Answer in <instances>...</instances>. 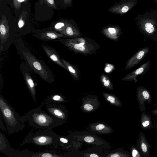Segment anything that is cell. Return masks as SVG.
I'll return each mask as SVG.
<instances>
[{
    "instance_id": "2e32d148",
    "label": "cell",
    "mask_w": 157,
    "mask_h": 157,
    "mask_svg": "<svg viewBox=\"0 0 157 157\" xmlns=\"http://www.w3.org/2000/svg\"><path fill=\"white\" fill-rule=\"evenodd\" d=\"M89 128L93 132L101 134H107L113 132L112 128L107 124L101 123L96 122L90 124Z\"/></svg>"
},
{
    "instance_id": "6da1fadb",
    "label": "cell",
    "mask_w": 157,
    "mask_h": 157,
    "mask_svg": "<svg viewBox=\"0 0 157 157\" xmlns=\"http://www.w3.org/2000/svg\"><path fill=\"white\" fill-rule=\"evenodd\" d=\"M14 45L21 58L33 71L47 82L52 84L54 80L52 73L42 60L38 59L25 45L21 39H16Z\"/></svg>"
},
{
    "instance_id": "484cf974",
    "label": "cell",
    "mask_w": 157,
    "mask_h": 157,
    "mask_svg": "<svg viewBox=\"0 0 157 157\" xmlns=\"http://www.w3.org/2000/svg\"><path fill=\"white\" fill-rule=\"evenodd\" d=\"M42 2L47 4L48 6L53 8H56L54 0H41Z\"/></svg>"
},
{
    "instance_id": "e0dca14e",
    "label": "cell",
    "mask_w": 157,
    "mask_h": 157,
    "mask_svg": "<svg viewBox=\"0 0 157 157\" xmlns=\"http://www.w3.org/2000/svg\"><path fill=\"white\" fill-rule=\"evenodd\" d=\"M60 33L67 37L73 38L82 36L81 33L78 30L71 24L68 23H66L65 28Z\"/></svg>"
},
{
    "instance_id": "4dcf8cb0",
    "label": "cell",
    "mask_w": 157,
    "mask_h": 157,
    "mask_svg": "<svg viewBox=\"0 0 157 157\" xmlns=\"http://www.w3.org/2000/svg\"><path fill=\"white\" fill-rule=\"evenodd\" d=\"M24 25V22L22 18H21L19 20L18 23V26L19 28H22Z\"/></svg>"
},
{
    "instance_id": "e575fe53",
    "label": "cell",
    "mask_w": 157,
    "mask_h": 157,
    "mask_svg": "<svg viewBox=\"0 0 157 157\" xmlns=\"http://www.w3.org/2000/svg\"><path fill=\"white\" fill-rule=\"evenodd\" d=\"M71 1V0H65L64 2L66 4H67L70 3Z\"/></svg>"
},
{
    "instance_id": "7a4b0ae2",
    "label": "cell",
    "mask_w": 157,
    "mask_h": 157,
    "mask_svg": "<svg viewBox=\"0 0 157 157\" xmlns=\"http://www.w3.org/2000/svg\"><path fill=\"white\" fill-rule=\"evenodd\" d=\"M0 114L5 121L8 135L17 132L25 127L27 121L25 116H21L5 98L0 94Z\"/></svg>"
},
{
    "instance_id": "4316f807",
    "label": "cell",
    "mask_w": 157,
    "mask_h": 157,
    "mask_svg": "<svg viewBox=\"0 0 157 157\" xmlns=\"http://www.w3.org/2000/svg\"><path fill=\"white\" fill-rule=\"evenodd\" d=\"M25 0H13V4L14 7L17 9L18 10L21 7V3L24 2Z\"/></svg>"
},
{
    "instance_id": "d6a6232c",
    "label": "cell",
    "mask_w": 157,
    "mask_h": 157,
    "mask_svg": "<svg viewBox=\"0 0 157 157\" xmlns=\"http://www.w3.org/2000/svg\"><path fill=\"white\" fill-rule=\"evenodd\" d=\"M132 156L134 157H135L136 156H140L139 155V154L138 151L136 149H133L132 150Z\"/></svg>"
},
{
    "instance_id": "836d02e7",
    "label": "cell",
    "mask_w": 157,
    "mask_h": 157,
    "mask_svg": "<svg viewBox=\"0 0 157 157\" xmlns=\"http://www.w3.org/2000/svg\"><path fill=\"white\" fill-rule=\"evenodd\" d=\"M149 121H147L143 122L142 123V125L144 127H146L148 126L149 124Z\"/></svg>"
},
{
    "instance_id": "83f0119b",
    "label": "cell",
    "mask_w": 157,
    "mask_h": 157,
    "mask_svg": "<svg viewBox=\"0 0 157 157\" xmlns=\"http://www.w3.org/2000/svg\"><path fill=\"white\" fill-rule=\"evenodd\" d=\"M84 157H100L101 156L96 153H86L84 154Z\"/></svg>"
},
{
    "instance_id": "277c9868",
    "label": "cell",
    "mask_w": 157,
    "mask_h": 157,
    "mask_svg": "<svg viewBox=\"0 0 157 157\" xmlns=\"http://www.w3.org/2000/svg\"><path fill=\"white\" fill-rule=\"evenodd\" d=\"M58 40L74 52L85 55H91L100 48L94 40L87 37L63 38Z\"/></svg>"
},
{
    "instance_id": "9c48e42d",
    "label": "cell",
    "mask_w": 157,
    "mask_h": 157,
    "mask_svg": "<svg viewBox=\"0 0 157 157\" xmlns=\"http://www.w3.org/2000/svg\"><path fill=\"white\" fill-rule=\"evenodd\" d=\"M98 98L95 95H89L82 99L81 109L85 113H90L97 110L100 106Z\"/></svg>"
},
{
    "instance_id": "cb8c5ba5",
    "label": "cell",
    "mask_w": 157,
    "mask_h": 157,
    "mask_svg": "<svg viewBox=\"0 0 157 157\" xmlns=\"http://www.w3.org/2000/svg\"><path fill=\"white\" fill-rule=\"evenodd\" d=\"M83 140L84 142L90 144H94L96 141L95 138L93 136H86L83 138Z\"/></svg>"
},
{
    "instance_id": "5b68a950",
    "label": "cell",
    "mask_w": 157,
    "mask_h": 157,
    "mask_svg": "<svg viewBox=\"0 0 157 157\" xmlns=\"http://www.w3.org/2000/svg\"><path fill=\"white\" fill-rule=\"evenodd\" d=\"M140 31L145 36L157 40V12L156 10L139 14L136 19Z\"/></svg>"
},
{
    "instance_id": "30bf717a",
    "label": "cell",
    "mask_w": 157,
    "mask_h": 157,
    "mask_svg": "<svg viewBox=\"0 0 157 157\" xmlns=\"http://www.w3.org/2000/svg\"><path fill=\"white\" fill-rule=\"evenodd\" d=\"M46 108L50 115L58 119L65 121L67 118V112L63 105L48 104Z\"/></svg>"
},
{
    "instance_id": "ba28073f",
    "label": "cell",
    "mask_w": 157,
    "mask_h": 157,
    "mask_svg": "<svg viewBox=\"0 0 157 157\" xmlns=\"http://www.w3.org/2000/svg\"><path fill=\"white\" fill-rule=\"evenodd\" d=\"M20 69L24 77L27 86L30 92L32 98L35 101L36 98V85L31 76L29 68L26 63H22L20 65Z\"/></svg>"
},
{
    "instance_id": "d590c367",
    "label": "cell",
    "mask_w": 157,
    "mask_h": 157,
    "mask_svg": "<svg viewBox=\"0 0 157 157\" xmlns=\"http://www.w3.org/2000/svg\"><path fill=\"white\" fill-rule=\"evenodd\" d=\"M157 4V0H153Z\"/></svg>"
},
{
    "instance_id": "8992f818",
    "label": "cell",
    "mask_w": 157,
    "mask_h": 157,
    "mask_svg": "<svg viewBox=\"0 0 157 157\" xmlns=\"http://www.w3.org/2000/svg\"><path fill=\"white\" fill-rule=\"evenodd\" d=\"M34 131L32 130L20 144L22 146L26 144L32 143L41 146H49L57 144L58 135L52 129H42Z\"/></svg>"
},
{
    "instance_id": "8fae6325",
    "label": "cell",
    "mask_w": 157,
    "mask_h": 157,
    "mask_svg": "<svg viewBox=\"0 0 157 157\" xmlns=\"http://www.w3.org/2000/svg\"><path fill=\"white\" fill-rule=\"evenodd\" d=\"M149 50L148 47L139 50L127 61L124 70L129 69L136 65L146 56Z\"/></svg>"
},
{
    "instance_id": "ac0fdd59",
    "label": "cell",
    "mask_w": 157,
    "mask_h": 157,
    "mask_svg": "<svg viewBox=\"0 0 157 157\" xmlns=\"http://www.w3.org/2000/svg\"><path fill=\"white\" fill-rule=\"evenodd\" d=\"M61 60L66 67L67 71H68L72 76L73 78L75 80L79 79L80 71L75 66L72 64L68 62L63 59Z\"/></svg>"
},
{
    "instance_id": "5bb4252c",
    "label": "cell",
    "mask_w": 157,
    "mask_h": 157,
    "mask_svg": "<svg viewBox=\"0 0 157 157\" xmlns=\"http://www.w3.org/2000/svg\"><path fill=\"white\" fill-rule=\"evenodd\" d=\"M150 66L149 61L141 65L139 68L125 75L122 78L123 81L135 80L138 75H143L148 70Z\"/></svg>"
},
{
    "instance_id": "ffe728a7",
    "label": "cell",
    "mask_w": 157,
    "mask_h": 157,
    "mask_svg": "<svg viewBox=\"0 0 157 157\" xmlns=\"http://www.w3.org/2000/svg\"><path fill=\"white\" fill-rule=\"evenodd\" d=\"M103 32L108 37L113 40L117 39L120 36V30L119 28L109 27L104 29Z\"/></svg>"
},
{
    "instance_id": "52a82bcc",
    "label": "cell",
    "mask_w": 157,
    "mask_h": 157,
    "mask_svg": "<svg viewBox=\"0 0 157 157\" xmlns=\"http://www.w3.org/2000/svg\"><path fill=\"white\" fill-rule=\"evenodd\" d=\"M0 51L7 50L14 42V38L10 36L8 22L4 16L2 17L0 24Z\"/></svg>"
},
{
    "instance_id": "3957f363",
    "label": "cell",
    "mask_w": 157,
    "mask_h": 157,
    "mask_svg": "<svg viewBox=\"0 0 157 157\" xmlns=\"http://www.w3.org/2000/svg\"><path fill=\"white\" fill-rule=\"evenodd\" d=\"M41 106L29 111L24 115L29 125L36 128L52 129L65 122L42 110Z\"/></svg>"
},
{
    "instance_id": "7402d4cb",
    "label": "cell",
    "mask_w": 157,
    "mask_h": 157,
    "mask_svg": "<svg viewBox=\"0 0 157 157\" xmlns=\"http://www.w3.org/2000/svg\"><path fill=\"white\" fill-rule=\"evenodd\" d=\"M47 99L51 102L56 103L67 101L65 98L60 94H55L48 97Z\"/></svg>"
},
{
    "instance_id": "d6986e66",
    "label": "cell",
    "mask_w": 157,
    "mask_h": 157,
    "mask_svg": "<svg viewBox=\"0 0 157 157\" xmlns=\"http://www.w3.org/2000/svg\"><path fill=\"white\" fill-rule=\"evenodd\" d=\"M103 95L106 101L111 105L116 107H121L122 106L121 102L118 97L115 95L105 92L103 93Z\"/></svg>"
},
{
    "instance_id": "1f68e13d",
    "label": "cell",
    "mask_w": 157,
    "mask_h": 157,
    "mask_svg": "<svg viewBox=\"0 0 157 157\" xmlns=\"http://www.w3.org/2000/svg\"><path fill=\"white\" fill-rule=\"evenodd\" d=\"M141 148L142 151L144 152H146L147 150V147L146 145L144 143L142 144Z\"/></svg>"
},
{
    "instance_id": "4fadbf2b",
    "label": "cell",
    "mask_w": 157,
    "mask_h": 157,
    "mask_svg": "<svg viewBox=\"0 0 157 157\" xmlns=\"http://www.w3.org/2000/svg\"><path fill=\"white\" fill-rule=\"evenodd\" d=\"M42 47L48 58L53 62L67 70V69L62 62L56 51L52 47L43 45Z\"/></svg>"
},
{
    "instance_id": "603a6c76",
    "label": "cell",
    "mask_w": 157,
    "mask_h": 157,
    "mask_svg": "<svg viewBox=\"0 0 157 157\" xmlns=\"http://www.w3.org/2000/svg\"><path fill=\"white\" fill-rule=\"evenodd\" d=\"M66 23L62 22H59L57 23L54 26V29L56 31L60 33L65 28Z\"/></svg>"
},
{
    "instance_id": "7c38bea8",
    "label": "cell",
    "mask_w": 157,
    "mask_h": 157,
    "mask_svg": "<svg viewBox=\"0 0 157 157\" xmlns=\"http://www.w3.org/2000/svg\"><path fill=\"white\" fill-rule=\"evenodd\" d=\"M35 36L44 41L59 40L63 38H67L62 33L53 30L38 32L35 35Z\"/></svg>"
},
{
    "instance_id": "f546056e",
    "label": "cell",
    "mask_w": 157,
    "mask_h": 157,
    "mask_svg": "<svg viewBox=\"0 0 157 157\" xmlns=\"http://www.w3.org/2000/svg\"><path fill=\"white\" fill-rule=\"evenodd\" d=\"M142 95L144 98L146 99H148L150 97L148 92L146 90H144L142 92Z\"/></svg>"
},
{
    "instance_id": "44dd1931",
    "label": "cell",
    "mask_w": 157,
    "mask_h": 157,
    "mask_svg": "<svg viewBox=\"0 0 157 157\" xmlns=\"http://www.w3.org/2000/svg\"><path fill=\"white\" fill-rule=\"evenodd\" d=\"M100 79L101 84L105 88L110 90H113L112 81L107 75L104 74H101Z\"/></svg>"
},
{
    "instance_id": "f1b7e54d",
    "label": "cell",
    "mask_w": 157,
    "mask_h": 157,
    "mask_svg": "<svg viewBox=\"0 0 157 157\" xmlns=\"http://www.w3.org/2000/svg\"><path fill=\"white\" fill-rule=\"evenodd\" d=\"M2 115L0 114V128L3 131L5 132H7V130L5 126H4L3 123V122L2 120Z\"/></svg>"
},
{
    "instance_id": "d4e9b609",
    "label": "cell",
    "mask_w": 157,
    "mask_h": 157,
    "mask_svg": "<svg viewBox=\"0 0 157 157\" xmlns=\"http://www.w3.org/2000/svg\"><path fill=\"white\" fill-rule=\"evenodd\" d=\"M106 156L108 157H122L126 156L124 154L117 152L110 153L107 155Z\"/></svg>"
},
{
    "instance_id": "8d00e7d4",
    "label": "cell",
    "mask_w": 157,
    "mask_h": 157,
    "mask_svg": "<svg viewBox=\"0 0 157 157\" xmlns=\"http://www.w3.org/2000/svg\"><path fill=\"white\" fill-rule=\"evenodd\" d=\"M156 10V11L157 12V9Z\"/></svg>"
},
{
    "instance_id": "9a60e30c",
    "label": "cell",
    "mask_w": 157,
    "mask_h": 157,
    "mask_svg": "<svg viewBox=\"0 0 157 157\" xmlns=\"http://www.w3.org/2000/svg\"><path fill=\"white\" fill-rule=\"evenodd\" d=\"M138 2V0H128L112 8L111 11L114 13H124L132 9Z\"/></svg>"
}]
</instances>
